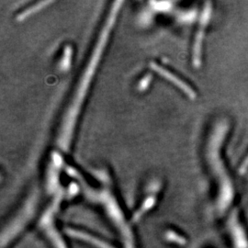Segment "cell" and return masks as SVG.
Returning <instances> with one entry per match:
<instances>
[{
    "label": "cell",
    "instance_id": "obj_9",
    "mask_svg": "<svg viewBox=\"0 0 248 248\" xmlns=\"http://www.w3.org/2000/svg\"><path fill=\"white\" fill-rule=\"evenodd\" d=\"M231 233L236 248H248V240L238 220L237 211H233L229 220Z\"/></svg>",
    "mask_w": 248,
    "mask_h": 248
},
{
    "label": "cell",
    "instance_id": "obj_3",
    "mask_svg": "<svg viewBox=\"0 0 248 248\" xmlns=\"http://www.w3.org/2000/svg\"><path fill=\"white\" fill-rule=\"evenodd\" d=\"M227 131L226 123H220L217 124L213 132L208 145V156L212 166L214 174L216 175L220 185V195L218 207L220 211H225L226 208L232 202L233 189L232 186L230 178L227 176L226 171L222 165V159L219 156L220 146Z\"/></svg>",
    "mask_w": 248,
    "mask_h": 248
},
{
    "label": "cell",
    "instance_id": "obj_10",
    "mask_svg": "<svg viewBox=\"0 0 248 248\" xmlns=\"http://www.w3.org/2000/svg\"><path fill=\"white\" fill-rule=\"evenodd\" d=\"M67 234L75 239L80 240L83 242H86L90 246L96 248H117L109 244L106 243L105 241H102L98 237L93 236L92 234H89L88 232H85L83 231L77 230V229H67Z\"/></svg>",
    "mask_w": 248,
    "mask_h": 248
},
{
    "label": "cell",
    "instance_id": "obj_7",
    "mask_svg": "<svg viewBox=\"0 0 248 248\" xmlns=\"http://www.w3.org/2000/svg\"><path fill=\"white\" fill-rule=\"evenodd\" d=\"M62 165L63 159L61 154L58 152H53L46 173V188L49 194H56L61 189L59 187V175Z\"/></svg>",
    "mask_w": 248,
    "mask_h": 248
},
{
    "label": "cell",
    "instance_id": "obj_17",
    "mask_svg": "<svg viewBox=\"0 0 248 248\" xmlns=\"http://www.w3.org/2000/svg\"><path fill=\"white\" fill-rule=\"evenodd\" d=\"M196 17L195 11H188L186 13H181L178 15V20L182 23H186V18H187V23H190L194 20Z\"/></svg>",
    "mask_w": 248,
    "mask_h": 248
},
{
    "label": "cell",
    "instance_id": "obj_12",
    "mask_svg": "<svg viewBox=\"0 0 248 248\" xmlns=\"http://www.w3.org/2000/svg\"><path fill=\"white\" fill-rule=\"evenodd\" d=\"M52 3H53V2H51V1H42V2L35 3L34 5L31 6L29 9L21 11V12L18 14V17H17V20H18V21H22V20H24V19L29 18V17H31V15L35 14L36 12H39V11H41L42 9H45L46 6L51 5Z\"/></svg>",
    "mask_w": 248,
    "mask_h": 248
},
{
    "label": "cell",
    "instance_id": "obj_16",
    "mask_svg": "<svg viewBox=\"0 0 248 248\" xmlns=\"http://www.w3.org/2000/svg\"><path fill=\"white\" fill-rule=\"evenodd\" d=\"M167 238L169 241H171V242L177 244V245H180V246H183V245L186 244L185 238H183L181 235L177 234L174 232H169L168 235H167Z\"/></svg>",
    "mask_w": 248,
    "mask_h": 248
},
{
    "label": "cell",
    "instance_id": "obj_2",
    "mask_svg": "<svg viewBox=\"0 0 248 248\" xmlns=\"http://www.w3.org/2000/svg\"><path fill=\"white\" fill-rule=\"evenodd\" d=\"M68 173L72 177L77 178L79 181L80 186L83 188L84 193L91 202L96 204H99L107 216L112 222L116 229L119 230L121 236L126 243V247L128 248H133V239L132 232L130 230V226L124 218V213L118 203L115 197L112 194L111 190L108 187L102 188H94L87 184L84 177H80L79 173L76 171V169L68 168Z\"/></svg>",
    "mask_w": 248,
    "mask_h": 248
},
{
    "label": "cell",
    "instance_id": "obj_14",
    "mask_svg": "<svg viewBox=\"0 0 248 248\" xmlns=\"http://www.w3.org/2000/svg\"><path fill=\"white\" fill-rule=\"evenodd\" d=\"M151 9L154 11L157 12H169L172 8H173V2H169V1H163V2H158V1H152L149 3Z\"/></svg>",
    "mask_w": 248,
    "mask_h": 248
},
{
    "label": "cell",
    "instance_id": "obj_1",
    "mask_svg": "<svg viewBox=\"0 0 248 248\" xmlns=\"http://www.w3.org/2000/svg\"><path fill=\"white\" fill-rule=\"evenodd\" d=\"M123 4V1H116L112 4L111 9L108 10L104 23L102 24L98 33L97 41L89 55V59L85 68L83 69L74 94L69 100V104L66 107L65 112L62 116L59 133L56 138V145L59 150L63 153H66L70 149L73 135L76 130L82 107L87 98L89 88L92 84V80L98 70L99 62L105 53L107 45L109 41L113 28L115 26L116 20L119 17Z\"/></svg>",
    "mask_w": 248,
    "mask_h": 248
},
{
    "label": "cell",
    "instance_id": "obj_15",
    "mask_svg": "<svg viewBox=\"0 0 248 248\" xmlns=\"http://www.w3.org/2000/svg\"><path fill=\"white\" fill-rule=\"evenodd\" d=\"M151 82H152V76L150 74L148 75H145L142 79L140 80V82L138 83V86H137V89L139 91H145L147 90L149 86H150Z\"/></svg>",
    "mask_w": 248,
    "mask_h": 248
},
{
    "label": "cell",
    "instance_id": "obj_11",
    "mask_svg": "<svg viewBox=\"0 0 248 248\" xmlns=\"http://www.w3.org/2000/svg\"><path fill=\"white\" fill-rule=\"evenodd\" d=\"M156 202V195L155 194H150L148 197L144 199L142 202L141 207L135 212L134 216H133V222L139 221L142 216L146 213H148L151 209L155 205Z\"/></svg>",
    "mask_w": 248,
    "mask_h": 248
},
{
    "label": "cell",
    "instance_id": "obj_4",
    "mask_svg": "<svg viewBox=\"0 0 248 248\" xmlns=\"http://www.w3.org/2000/svg\"><path fill=\"white\" fill-rule=\"evenodd\" d=\"M62 195H63V191L62 189H60L55 194L53 202L46 208L45 213L42 215L39 222L40 229L44 232L46 237L53 244L54 248H67L60 232L57 230L55 222H54V216L57 213L59 206L62 202Z\"/></svg>",
    "mask_w": 248,
    "mask_h": 248
},
{
    "label": "cell",
    "instance_id": "obj_6",
    "mask_svg": "<svg viewBox=\"0 0 248 248\" xmlns=\"http://www.w3.org/2000/svg\"><path fill=\"white\" fill-rule=\"evenodd\" d=\"M211 16H212V4L211 2H206L204 4L203 10L201 16L200 25L198 28L194 46H193L192 63L195 68H200L202 65V43H203L204 32H205L206 27L210 21Z\"/></svg>",
    "mask_w": 248,
    "mask_h": 248
},
{
    "label": "cell",
    "instance_id": "obj_5",
    "mask_svg": "<svg viewBox=\"0 0 248 248\" xmlns=\"http://www.w3.org/2000/svg\"><path fill=\"white\" fill-rule=\"evenodd\" d=\"M37 202H38V192H34L27 200L24 206L19 210L18 214L11 220V222L8 225L7 232L2 235V238H3L2 241H4L2 243L3 246H5L7 243L9 244L11 240L15 238V236H17L18 232L23 229L28 220H30L32 217L33 213L35 211Z\"/></svg>",
    "mask_w": 248,
    "mask_h": 248
},
{
    "label": "cell",
    "instance_id": "obj_13",
    "mask_svg": "<svg viewBox=\"0 0 248 248\" xmlns=\"http://www.w3.org/2000/svg\"><path fill=\"white\" fill-rule=\"evenodd\" d=\"M72 57H73V48L70 45H67L63 49L62 58L59 62V69L62 72H67L71 67Z\"/></svg>",
    "mask_w": 248,
    "mask_h": 248
},
{
    "label": "cell",
    "instance_id": "obj_8",
    "mask_svg": "<svg viewBox=\"0 0 248 248\" xmlns=\"http://www.w3.org/2000/svg\"><path fill=\"white\" fill-rule=\"evenodd\" d=\"M150 67L152 70L157 72L161 77H163L165 79L169 80V82L175 85L178 89H180L182 92H184L186 96L190 99H195L197 95L196 92L190 88L186 83H185L182 79H180L177 76L174 75L172 72L169 71L165 67L161 66L158 63L155 62H150Z\"/></svg>",
    "mask_w": 248,
    "mask_h": 248
},
{
    "label": "cell",
    "instance_id": "obj_18",
    "mask_svg": "<svg viewBox=\"0 0 248 248\" xmlns=\"http://www.w3.org/2000/svg\"><path fill=\"white\" fill-rule=\"evenodd\" d=\"M248 170V156L244 160V162L242 163V165L240 166L239 169H238V172H239L240 175H245L247 173V171Z\"/></svg>",
    "mask_w": 248,
    "mask_h": 248
}]
</instances>
